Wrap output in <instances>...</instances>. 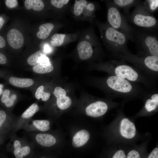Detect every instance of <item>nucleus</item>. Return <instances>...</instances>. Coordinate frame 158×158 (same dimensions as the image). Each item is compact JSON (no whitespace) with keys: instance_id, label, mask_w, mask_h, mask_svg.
<instances>
[{"instance_id":"f257e3e1","label":"nucleus","mask_w":158,"mask_h":158,"mask_svg":"<svg viewBox=\"0 0 158 158\" xmlns=\"http://www.w3.org/2000/svg\"><path fill=\"white\" fill-rule=\"evenodd\" d=\"M104 65L110 75L130 82L141 83L147 87H152L154 84L150 77L135 67L127 64L123 60H111Z\"/></svg>"},{"instance_id":"f03ea898","label":"nucleus","mask_w":158,"mask_h":158,"mask_svg":"<svg viewBox=\"0 0 158 158\" xmlns=\"http://www.w3.org/2000/svg\"><path fill=\"white\" fill-rule=\"evenodd\" d=\"M96 23L104 44L113 56L130 52L128 48L127 43L129 40H132L129 36L113 28L107 22Z\"/></svg>"},{"instance_id":"7ed1b4c3","label":"nucleus","mask_w":158,"mask_h":158,"mask_svg":"<svg viewBox=\"0 0 158 158\" xmlns=\"http://www.w3.org/2000/svg\"><path fill=\"white\" fill-rule=\"evenodd\" d=\"M112 97H134L145 96L147 93L136 83L110 75L106 81Z\"/></svg>"},{"instance_id":"20e7f679","label":"nucleus","mask_w":158,"mask_h":158,"mask_svg":"<svg viewBox=\"0 0 158 158\" xmlns=\"http://www.w3.org/2000/svg\"><path fill=\"white\" fill-rule=\"evenodd\" d=\"M133 42H135L138 54L158 56V38L157 30L133 28Z\"/></svg>"},{"instance_id":"39448f33","label":"nucleus","mask_w":158,"mask_h":158,"mask_svg":"<svg viewBox=\"0 0 158 158\" xmlns=\"http://www.w3.org/2000/svg\"><path fill=\"white\" fill-rule=\"evenodd\" d=\"M115 58L130 62L150 77L157 75L158 72V56L133 54L130 51L120 54L114 56Z\"/></svg>"},{"instance_id":"423d86ee","label":"nucleus","mask_w":158,"mask_h":158,"mask_svg":"<svg viewBox=\"0 0 158 158\" xmlns=\"http://www.w3.org/2000/svg\"><path fill=\"white\" fill-rule=\"evenodd\" d=\"M126 17L128 22L138 28L150 30H157V19L147 10L142 3L135 6L132 13Z\"/></svg>"},{"instance_id":"0eeeda50","label":"nucleus","mask_w":158,"mask_h":158,"mask_svg":"<svg viewBox=\"0 0 158 158\" xmlns=\"http://www.w3.org/2000/svg\"><path fill=\"white\" fill-rule=\"evenodd\" d=\"M105 1L107 10L106 22L113 28L128 35L133 42V28L129 24L126 17L111 0Z\"/></svg>"},{"instance_id":"6e6552de","label":"nucleus","mask_w":158,"mask_h":158,"mask_svg":"<svg viewBox=\"0 0 158 158\" xmlns=\"http://www.w3.org/2000/svg\"><path fill=\"white\" fill-rule=\"evenodd\" d=\"M101 49V44L92 30L90 31L88 39L80 41L77 46L79 57L82 60L91 58L95 53L100 51Z\"/></svg>"},{"instance_id":"1a4fd4ad","label":"nucleus","mask_w":158,"mask_h":158,"mask_svg":"<svg viewBox=\"0 0 158 158\" xmlns=\"http://www.w3.org/2000/svg\"><path fill=\"white\" fill-rule=\"evenodd\" d=\"M16 158H24L30 154L35 146L33 143L24 138L17 137L13 133L11 145Z\"/></svg>"},{"instance_id":"9d476101","label":"nucleus","mask_w":158,"mask_h":158,"mask_svg":"<svg viewBox=\"0 0 158 158\" xmlns=\"http://www.w3.org/2000/svg\"><path fill=\"white\" fill-rule=\"evenodd\" d=\"M29 135L32 139V142L35 146L49 147L54 145L57 142L55 137L48 133L40 132H29Z\"/></svg>"},{"instance_id":"9b49d317","label":"nucleus","mask_w":158,"mask_h":158,"mask_svg":"<svg viewBox=\"0 0 158 158\" xmlns=\"http://www.w3.org/2000/svg\"><path fill=\"white\" fill-rule=\"evenodd\" d=\"M50 122L47 120H30L27 121L22 127L27 132H44L50 128Z\"/></svg>"},{"instance_id":"f8f14e48","label":"nucleus","mask_w":158,"mask_h":158,"mask_svg":"<svg viewBox=\"0 0 158 158\" xmlns=\"http://www.w3.org/2000/svg\"><path fill=\"white\" fill-rule=\"evenodd\" d=\"M39 109L38 105L35 103L30 106L22 114L21 116L16 119L13 133H14L22 128L23 125L30 119Z\"/></svg>"},{"instance_id":"ddd939ff","label":"nucleus","mask_w":158,"mask_h":158,"mask_svg":"<svg viewBox=\"0 0 158 158\" xmlns=\"http://www.w3.org/2000/svg\"><path fill=\"white\" fill-rule=\"evenodd\" d=\"M108 109L107 104L105 102L98 101L89 105L86 108L87 115L93 117H97L104 114Z\"/></svg>"},{"instance_id":"4468645a","label":"nucleus","mask_w":158,"mask_h":158,"mask_svg":"<svg viewBox=\"0 0 158 158\" xmlns=\"http://www.w3.org/2000/svg\"><path fill=\"white\" fill-rule=\"evenodd\" d=\"M54 94L56 98V104L59 108L65 110L71 106V100L66 96V92L64 89L59 86L56 87L54 90Z\"/></svg>"},{"instance_id":"2eb2a0df","label":"nucleus","mask_w":158,"mask_h":158,"mask_svg":"<svg viewBox=\"0 0 158 158\" xmlns=\"http://www.w3.org/2000/svg\"><path fill=\"white\" fill-rule=\"evenodd\" d=\"M120 131L121 135L123 137L131 139L135 136L136 129L133 122L127 118H124L120 122Z\"/></svg>"},{"instance_id":"dca6fc26","label":"nucleus","mask_w":158,"mask_h":158,"mask_svg":"<svg viewBox=\"0 0 158 158\" xmlns=\"http://www.w3.org/2000/svg\"><path fill=\"white\" fill-rule=\"evenodd\" d=\"M7 40L10 46L15 49L21 48L24 42L22 34L15 29H12L9 31L7 35Z\"/></svg>"},{"instance_id":"f3484780","label":"nucleus","mask_w":158,"mask_h":158,"mask_svg":"<svg viewBox=\"0 0 158 158\" xmlns=\"http://www.w3.org/2000/svg\"><path fill=\"white\" fill-rule=\"evenodd\" d=\"M90 136V133L87 130L82 129L78 131L73 138V146L76 148L83 146L88 141Z\"/></svg>"},{"instance_id":"a211bd4d","label":"nucleus","mask_w":158,"mask_h":158,"mask_svg":"<svg viewBox=\"0 0 158 158\" xmlns=\"http://www.w3.org/2000/svg\"><path fill=\"white\" fill-rule=\"evenodd\" d=\"M114 5L119 9H123L126 14L128 15L130 9L133 6L142 4L143 1L137 0H111Z\"/></svg>"},{"instance_id":"6ab92c4d","label":"nucleus","mask_w":158,"mask_h":158,"mask_svg":"<svg viewBox=\"0 0 158 158\" xmlns=\"http://www.w3.org/2000/svg\"><path fill=\"white\" fill-rule=\"evenodd\" d=\"M147 99L146 100L145 108L146 110L150 112L155 110L158 106V93L152 92L147 93Z\"/></svg>"},{"instance_id":"aec40b11","label":"nucleus","mask_w":158,"mask_h":158,"mask_svg":"<svg viewBox=\"0 0 158 158\" xmlns=\"http://www.w3.org/2000/svg\"><path fill=\"white\" fill-rule=\"evenodd\" d=\"M9 81L12 85L19 87H27L32 86L34 83V81L30 78H20L11 77Z\"/></svg>"},{"instance_id":"412c9836","label":"nucleus","mask_w":158,"mask_h":158,"mask_svg":"<svg viewBox=\"0 0 158 158\" xmlns=\"http://www.w3.org/2000/svg\"><path fill=\"white\" fill-rule=\"evenodd\" d=\"M54 28V25L51 23H47L41 25L39 28V31L37 32V37L41 39L47 38Z\"/></svg>"},{"instance_id":"4be33fe9","label":"nucleus","mask_w":158,"mask_h":158,"mask_svg":"<svg viewBox=\"0 0 158 158\" xmlns=\"http://www.w3.org/2000/svg\"><path fill=\"white\" fill-rule=\"evenodd\" d=\"M24 5L27 10L32 9L37 11L42 10L44 7V3L41 0H26L24 2Z\"/></svg>"},{"instance_id":"5701e85b","label":"nucleus","mask_w":158,"mask_h":158,"mask_svg":"<svg viewBox=\"0 0 158 158\" xmlns=\"http://www.w3.org/2000/svg\"><path fill=\"white\" fill-rule=\"evenodd\" d=\"M54 69L53 65L50 63L38 64L33 66L32 70L36 73L44 74L51 72Z\"/></svg>"},{"instance_id":"b1692460","label":"nucleus","mask_w":158,"mask_h":158,"mask_svg":"<svg viewBox=\"0 0 158 158\" xmlns=\"http://www.w3.org/2000/svg\"><path fill=\"white\" fill-rule=\"evenodd\" d=\"M88 2L86 0H76L74 4L73 13L76 16H80L85 10Z\"/></svg>"},{"instance_id":"393cba45","label":"nucleus","mask_w":158,"mask_h":158,"mask_svg":"<svg viewBox=\"0 0 158 158\" xmlns=\"http://www.w3.org/2000/svg\"><path fill=\"white\" fill-rule=\"evenodd\" d=\"M47 54L43 49L40 50L30 55L28 58L27 61L30 66H34L39 64L41 57Z\"/></svg>"},{"instance_id":"a878e982","label":"nucleus","mask_w":158,"mask_h":158,"mask_svg":"<svg viewBox=\"0 0 158 158\" xmlns=\"http://www.w3.org/2000/svg\"><path fill=\"white\" fill-rule=\"evenodd\" d=\"M142 4L147 10L152 13L158 9V0H146L143 1Z\"/></svg>"},{"instance_id":"bb28decb","label":"nucleus","mask_w":158,"mask_h":158,"mask_svg":"<svg viewBox=\"0 0 158 158\" xmlns=\"http://www.w3.org/2000/svg\"><path fill=\"white\" fill-rule=\"evenodd\" d=\"M66 36V35L64 34H54L51 37L50 41L51 45L55 47L61 45L64 42Z\"/></svg>"},{"instance_id":"cd10ccee","label":"nucleus","mask_w":158,"mask_h":158,"mask_svg":"<svg viewBox=\"0 0 158 158\" xmlns=\"http://www.w3.org/2000/svg\"><path fill=\"white\" fill-rule=\"evenodd\" d=\"M35 98L37 99L41 98L43 101H46L49 98L50 94L44 91V87L41 85L37 89L35 94Z\"/></svg>"},{"instance_id":"c85d7f7f","label":"nucleus","mask_w":158,"mask_h":158,"mask_svg":"<svg viewBox=\"0 0 158 158\" xmlns=\"http://www.w3.org/2000/svg\"><path fill=\"white\" fill-rule=\"evenodd\" d=\"M69 0H51V4L57 8H61L66 5L69 1Z\"/></svg>"},{"instance_id":"c756f323","label":"nucleus","mask_w":158,"mask_h":158,"mask_svg":"<svg viewBox=\"0 0 158 158\" xmlns=\"http://www.w3.org/2000/svg\"><path fill=\"white\" fill-rule=\"evenodd\" d=\"M10 93V91L6 89L4 91L2 94L1 98V101L2 103H5L9 99V95Z\"/></svg>"},{"instance_id":"7c9ffc66","label":"nucleus","mask_w":158,"mask_h":158,"mask_svg":"<svg viewBox=\"0 0 158 158\" xmlns=\"http://www.w3.org/2000/svg\"><path fill=\"white\" fill-rule=\"evenodd\" d=\"M126 158H141L138 152L135 150L130 151L128 153Z\"/></svg>"},{"instance_id":"2f4dec72","label":"nucleus","mask_w":158,"mask_h":158,"mask_svg":"<svg viewBox=\"0 0 158 158\" xmlns=\"http://www.w3.org/2000/svg\"><path fill=\"white\" fill-rule=\"evenodd\" d=\"M7 116L5 111L3 110L0 111V128L6 122Z\"/></svg>"},{"instance_id":"473e14b6","label":"nucleus","mask_w":158,"mask_h":158,"mask_svg":"<svg viewBox=\"0 0 158 158\" xmlns=\"http://www.w3.org/2000/svg\"><path fill=\"white\" fill-rule=\"evenodd\" d=\"M5 4L8 7L12 8L17 6L18 2L16 0H6L5 1Z\"/></svg>"},{"instance_id":"72a5a7b5","label":"nucleus","mask_w":158,"mask_h":158,"mask_svg":"<svg viewBox=\"0 0 158 158\" xmlns=\"http://www.w3.org/2000/svg\"><path fill=\"white\" fill-rule=\"evenodd\" d=\"M112 158H126V156L125 152L120 150L116 152Z\"/></svg>"},{"instance_id":"f704fd0d","label":"nucleus","mask_w":158,"mask_h":158,"mask_svg":"<svg viewBox=\"0 0 158 158\" xmlns=\"http://www.w3.org/2000/svg\"><path fill=\"white\" fill-rule=\"evenodd\" d=\"M147 158H158V148H154L149 155Z\"/></svg>"},{"instance_id":"c9c22d12","label":"nucleus","mask_w":158,"mask_h":158,"mask_svg":"<svg viewBox=\"0 0 158 158\" xmlns=\"http://www.w3.org/2000/svg\"><path fill=\"white\" fill-rule=\"evenodd\" d=\"M15 101V100L10 97L8 101L5 103V104L6 107H10L14 105Z\"/></svg>"},{"instance_id":"e433bc0d","label":"nucleus","mask_w":158,"mask_h":158,"mask_svg":"<svg viewBox=\"0 0 158 158\" xmlns=\"http://www.w3.org/2000/svg\"><path fill=\"white\" fill-rule=\"evenodd\" d=\"M7 62V59L6 56L0 52V64H4Z\"/></svg>"},{"instance_id":"4c0bfd02","label":"nucleus","mask_w":158,"mask_h":158,"mask_svg":"<svg viewBox=\"0 0 158 158\" xmlns=\"http://www.w3.org/2000/svg\"><path fill=\"white\" fill-rule=\"evenodd\" d=\"M43 50L47 54L50 53L51 51L50 46L47 44H45L44 46Z\"/></svg>"},{"instance_id":"58836bf2","label":"nucleus","mask_w":158,"mask_h":158,"mask_svg":"<svg viewBox=\"0 0 158 158\" xmlns=\"http://www.w3.org/2000/svg\"><path fill=\"white\" fill-rule=\"evenodd\" d=\"M6 42L4 38L0 36V48H2L6 46Z\"/></svg>"},{"instance_id":"ea45409f","label":"nucleus","mask_w":158,"mask_h":158,"mask_svg":"<svg viewBox=\"0 0 158 158\" xmlns=\"http://www.w3.org/2000/svg\"><path fill=\"white\" fill-rule=\"evenodd\" d=\"M4 22V20L2 17L0 16V29L3 26Z\"/></svg>"},{"instance_id":"a19ab883","label":"nucleus","mask_w":158,"mask_h":158,"mask_svg":"<svg viewBox=\"0 0 158 158\" xmlns=\"http://www.w3.org/2000/svg\"><path fill=\"white\" fill-rule=\"evenodd\" d=\"M3 87V85L1 84H0V95H1L2 93Z\"/></svg>"},{"instance_id":"79ce46f5","label":"nucleus","mask_w":158,"mask_h":158,"mask_svg":"<svg viewBox=\"0 0 158 158\" xmlns=\"http://www.w3.org/2000/svg\"><path fill=\"white\" fill-rule=\"evenodd\" d=\"M40 158H49L47 157V156H43L42 157H41Z\"/></svg>"}]
</instances>
